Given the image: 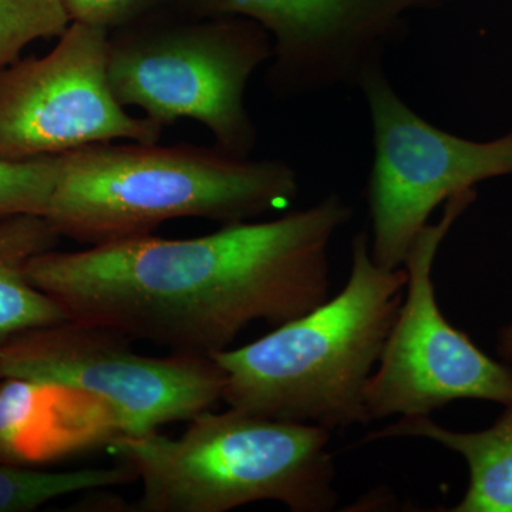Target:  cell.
<instances>
[{"mask_svg": "<svg viewBox=\"0 0 512 512\" xmlns=\"http://www.w3.org/2000/svg\"><path fill=\"white\" fill-rule=\"evenodd\" d=\"M137 481L128 464L82 470L39 471L0 463V512H30L66 495Z\"/></svg>", "mask_w": 512, "mask_h": 512, "instance_id": "14", "label": "cell"}, {"mask_svg": "<svg viewBox=\"0 0 512 512\" xmlns=\"http://www.w3.org/2000/svg\"><path fill=\"white\" fill-rule=\"evenodd\" d=\"M60 237L45 215L0 220V342L69 320L62 306L30 282V259L52 251Z\"/></svg>", "mask_w": 512, "mask_h": 512, "instance_id": "13", "label": "cell"}, {"mask_svg": "<svg viewBox=\"0 0 512 512\" xmlns=\"http://www.w3.org/2000/svg\"><path fill=\"white\" fill-rule=\"evenodd\" d=\"M116 330L64 320L0 342V376L62 384L110 404L127 434L210 412L225 373L212 357L140 355Z\"/></svg>", "mask_w": 512, "mask_h": 512, "instance_id": "7", "label": "cell"}, {"mask_svg": "<svg viewBox=\"0 0 512 512\" xmlns=\"http://www.w3.org/2000/svg\"><path fill=\"white\" fill-rule=\"evenodd\" d=\"M70 23L62 0H0V70L30 43L62 36Z\"/></svg>", "mask_w": 512, "mask_h": 512, "instance_id": "15", "label": "cell"}, {"mask_svg": "<svg viewBox=\"0 0 512 512\" xmlns=\"http://www.w3.org/2000/svg\"><path fill=\"white\" fill-rule=\"evenodd\" d=\"M298 191V174L282 160L215 146L100 143L57 156L45 217L60 237L96 247L180 218L249 221L289 207Z\"/></svg>", "mask_w": 512, "mask_h": 512, "instance_id": "2", "label": "cell"}, {"mask_svg": "<svg viewBox=\"0 0 512 512\" xmlns=\"http://www.w3.org/2000/svg\"><path fill=\"white\" fill-rule=\"evenodd\" d=\"M127 434L116 410L62 384L0 379V463L29 467L109 448Z\"/></svg>", "mask_w": 512, "mask_h": 512, "instance_id": "11", "label": "cell"}, {"mask_svg": "<svg viewBox=\"0 0 512 512\" xmlns=\"http://www.w3.org/2000/svg\"><path fill=\"white\" fill-rule=\"evenodd\" d=\"M353 210L338 194L278 220L190 239L148 234L30 259V282L69 319L178 355L211 357L242 330L284 325L329 295V245Z\"/></svg>", "mask_w": 512, "mask_h": 512, "instance_id": "1", "label": "cell"}, {"mask_svg": "<svg viewBox=\"0 0 512 512\" xmlns=\"http://www.w3.org/2000/svg\"><path fill=\"white\" fill-rule=\"evenodd\" d=\"M357 87L369 106L375 150L366 191L370 254L382 268L399 269L440 204L512 175V131L478 143L440 130L397 94L383 60L366 67Z\"/></svg>", "mask_w": 512, "mask_h": 512, "instance_id": "6", "label": "cell"}, {"mask_svg": "<svg viewBox=\"0 0 512 512\" xmlns=\"http://www.w3.org/2000/svg\"><path fill=\"white\" fill-rule=\"evenodd\" d=\"M454 0H175L192 16H244L274 43L266 74L276 96L299 97L355 86L403 36L407 18Z\"/></svg>", "mask_w": 512, "mask_h": 512, "instance_id": "10", "label": "cell"}, {"mask_svg": "<svg viewBox=\"0 0 512 512\" xmlns=\"http://www.w3.org/2000/svg\"><path fill=\"white\" fill-rule=\"evenodd\" d=\"M0 379H2V376H0Z\"/></svg>", "mask_w": 512, "mask_h": 512, "instance_id": "19", "label": "cell"}, {"mask_svg": "<svg viewBox=\"0 0 512 512\" xmlns=\"http://www.w3.org/2000/svg\"><path fill=\"white\" fill-rule=\"evenodd\" d=\"M330 430L232 409L190 420L177 439L124 434L107 450L136 471L130 512H227L278 501L293 512L338 504Z\"/></svg>", "mask_w": 512, "mask_h": 512, "instance_id": "4", "label": "cell"}, {"mask_svg": "<svg viewBox=\"0 0 512 512\" xmlns=\"http://www.w3.org/2000/svg\"><path fill=\"white\" fill-rule=\"evenodd\" d=\"M56 174L57 156L0 160V220L13 215H45Z\"/></svg>", "mask_w": 512, "mask_h": 512, "instance_id": "16", "label": "cell"}, {"mask_svg": "<svg viewBox=\"0 0 512 512\" xmlns=\"http://www.w3.org/2000/svg\"><path fill=\"white\" fill-rule=\"evenodd\" d=\"M498 353L504 359L512 360V323L498 332Z\"/></svg>", "mask_w": 512, "mask_h": 512, "instance_id": "18", "label": "cell"}, {"mask_svg": "<svg viewBox=\"0 0 512 512\" xmlns=\"http://www.w3.org/2000/svg\"><path fill=\"white\" fill-rule=\"evenodd\" d=\"M109 35L72 22L52 52L0 70V160L60 156L113 140L158 143L163 126L131 116L114 97Z\"/></svg>", "mask_w": 512, "mask_h": 512, "instance_id": "9", "label": "cell"}, {"mask_svg": "<svg viewBox=\"0 0 512 512\" xmlns=\"http://www.w3.org/2000/svg\"><path fill=\"white\" fill-rule=\"evenodd\" d=\"M406 284V269L373 261L369 231H360L348 284L335 298L247 346L211 356L225 373L222 400L254 416L330 431L369 424L367 384Z\"/></svg>", "mask_w": 512, "mask_h": 512, "instance_id": "3", "label": "cell"}, {"mask_svg": "<svg viewBox=\"0 0 512 512\" xmlns=\"http://www.w3.org/2000/svg\"><path fill=\"white\" fill-rule=\"evenodd\" d=\"M476 197L474 188L451 197L440 221L421 229L406 256L402 306L367 384L372 420L429 416L460 399L512 403V367L485 355L454 328L441 313L434 291L440 245Z\"/></svg>", "mask_w": 512, "mask_h": 512, "instance_id": "8", "label": "cell"}, {"mask_svg": "<svg viewBox=\"0 0 512 512\" xmlns=\"http://www.w3.org/2000/svg\"><path fill=\"white\" fill-rule=\"evenodd\" d=\"M164 10V9H163ZM109 35V80L123 107L160 126L194 120L215 147L249 157L256 127L245 107L255 70L274 55L272 37L244 16L161 18V12Z\"/></svg>", "mask_w": 512, "mask_h": 512, "instance_id": "5", "label": "cell"}, {"mask_svg": "<svg viewBox=\"0 0 512 512\" xmlns=\"http://www.w3.org/2000/svg\"><path fill=\"white\" fill-rule=\"evenodd\" d=\"M72 22L111 33L170 8L175 0H62Z\"/></svg>", "mask_w": 512, "mask_h": 512, "instance_id": "17", "label": "cell"}, {"mask_svg": "<svg viewBox=\"0 0 512 512\" xmlns=\"http://www.w3.org/2000/svg\"><path fill=\"white\" fill-rule=\"evenodd\" d=\"M427 439L460 454L468 466V487L451 512H512V403L490 429L461 433L444 429L429 416L402 417L366 441Z\"/></svg>", "mask_w": 512, "mask_h": 512, "instance_id": "12", "label": "cell"}]
</instances>
